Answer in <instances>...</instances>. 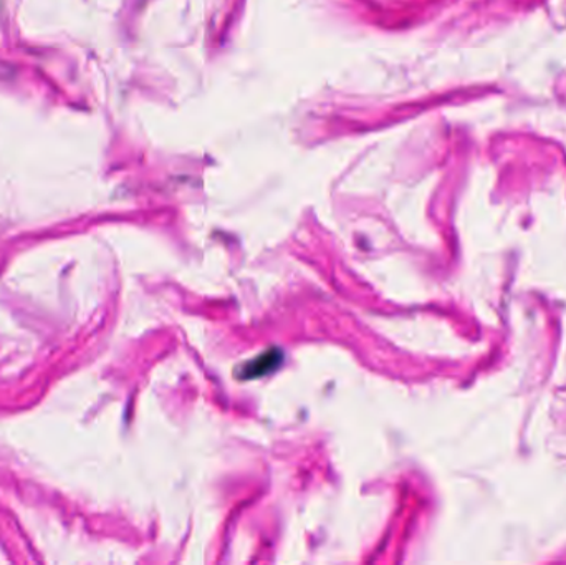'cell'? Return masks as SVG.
<instances>
[{
    "mask_svg": "<svg viewBox=\"0 0 566 565\" xmlns=\"http://www.w3.org/2000/svg\"><path fill=\"white\" fill-rule=\"evenodd\" d=\"M280 360H282V355L280 352H266L263 355H260L259 358L252 360L250 364L246 365V374L244 377L253 378L260 377V375L269 374L273 367L280 364Z\"/></svg>",
    "mask_w": 566,
    "mask_h": 565,
    "instance_id": "cell-1",
    "label": "cell"
}]
</instances>
